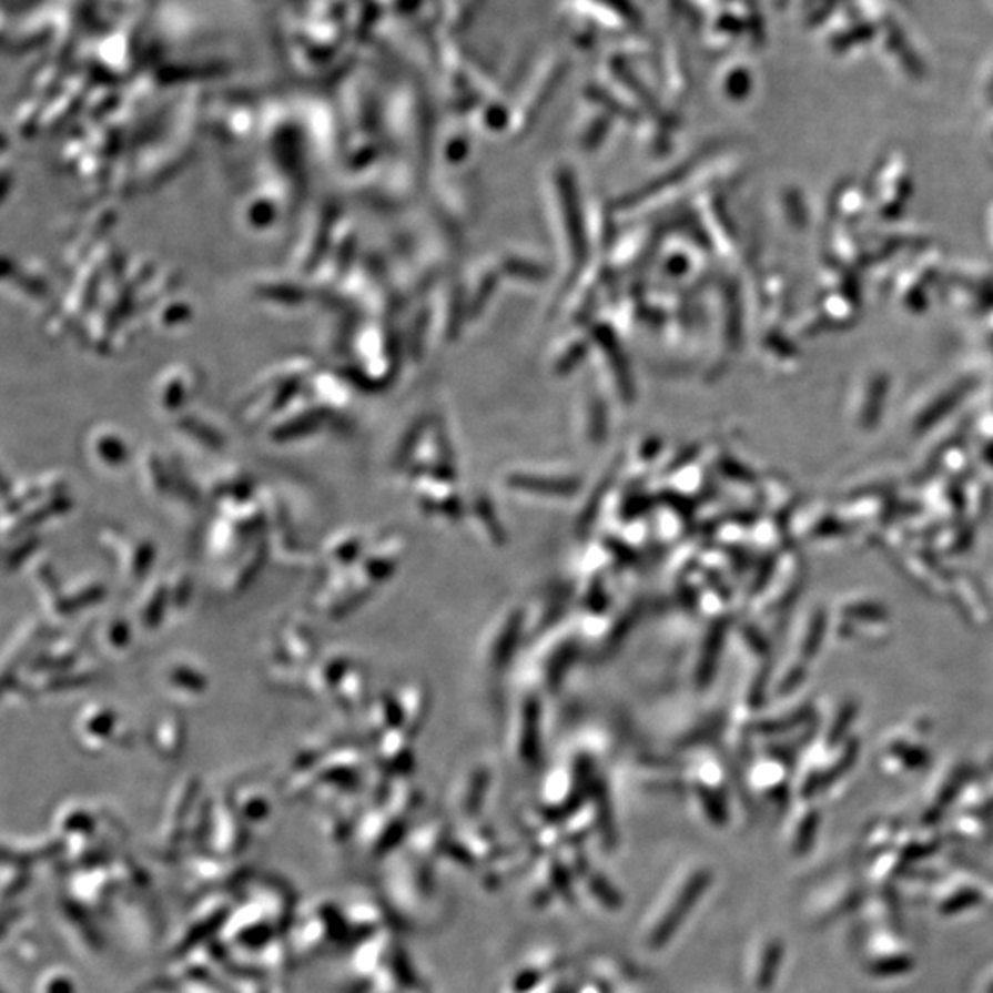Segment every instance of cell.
Segmentation results:
<instances>
[{"label":"cell","mask_w":993,"mask_h":993,"mask_svg":"<svg viewBox=\"0 0 993 993\" xmlns=\"http://www.w3.org/2000/svg\"><path fill=\"white\" fill-rule=\"evenodd\" d=\"M361 553V537L352 530L335 531L326 539L323 547L324 558L333 565V570L343 569L352 564Z\"/></svg>","instance_id":"cell-8"},{"label":"cell","mask_w":993,"mask_h":993,"mask_svg":"<svg viewBox=\"0 0 993 993\" xmlns=\"http://www.w3.org/2000/svg\"><path fill=\"white\" fill-rule=\"evenodd\" d=\"M701 883H703V878H701V880L690 881V883L685 886V891H682L679 902L673 903V909H671L670 913L666 914L665 922H662L661 928L656 931L657 944L666 942V939L670 936L671 931L676 929V925L681 922L682 916L687 914L688 909L692 908V903L698 900L699 892H701Z\"/></svg>","instance_id":"cell-10"},{"label":"cell","mask_w":993,"mask_h":993,"mask_svg":"<svg viewBox=\"0 0 993 993\" xmlns=\"http://www.w3.org/2000/svg\"><path fill=\"white\" fill-rule=\"evenodd\" d=\"M280 646L284 650L285 662H291V665L293 662L296 666L306 665L307 661H312L313 653H315V639H313L312 629H307L298 620L285 626Z\"/></svg>","instance_id":"cell-7"},{"label":"cell","mask_w":993,"mask_h":993,"mask_svg":"<svg viewBox=\"0 0 993 993\" xmlns=\"http://www.w3.org/2000/svg\"><path fill=\"white\" fill-rule=\"evenodd\" d=\"M348 670V659L341 653H332V656L324 657L318 665L313 666V670H310L306 677V687L315 696L335 692L338 682Z\"/></svg>","instance_id":"cell-5"},{"label":"cell","mask_w":993,"mask_h":993,"mask_svg":"<svg viewBox=\"0 0 993 993\" xmlns=\"http://www.w3.org/2000/svg\"><path fill=\"white\" fill-rule=\"evenodd\" d=\"M124 534L114 530V528H103L100 531V543L102 547L108 548L111 553L116 554L124 575L130 578H140L145 570L150 569L151 559L155 556V548L150 541H128Z\"/></svg>","instance_id":"cell-2"},{"label":"cell","mask_w":993,"mask_h":993,"mask_svg":"<svg viewBox=\"0 0 993 993\" xmlns=\"http://www.w3.org/2000/svg\"><path fill=\"white\" fill-rule=\"evenodd\" d=\"M41 635H43V624L36 622V620L24 624L22 628L17 629L16 637H13V640H11L8 648H6L4 661H8L11 656H21L22 651L32 648V646L41 639Z\"/></svg>","instance_id":"cell-13"},{"label":"cell","mask_w":993,"mask_h":993,"mask_svg":"<svg viewBox=\"0 0 993 993\" xmlns=\"http://www.w3.org/2000/svg\"><path fill=\"white\" fill-rule=\"evenodd\" d=\"M119 716L108 705L91 703L81 710L75 721V736L89 752H100L116 734Z\"/></svg>","instance_id":"cell-1"},{"label":"cell","mask_w":993,"mask_h":993,"mask_svg":"<svg viewBox=\"0 0 993 993\" xmlns=\"http://www.w3.org/2000/svg\"><path fill=\"white\" fill-rule=\"evenodd\" d=\"M151 741H153V749H155L159 757L166 758V760H175V758L181 757L184 743H186L184 721L175 715L162 716L161 720L156 721L155 727H153Z\"/></svg>","instance_id":"cell-3"},{"label":"cell","mask_w":993,"mask_h":993,"mask_svg":"<svg viewBox=\"0 0 993 993\" xmlns=\"http://www.w3.org/2000/svg\"><path fill=\"white\" fill-rule=\"evenodd\" d=\"M264 558L265 543H254V547L247 550V554L240 556L232 569L226 570L221 589L229 592V595L243 591L254 580V576L259 575L262 564H264Z\"/></svg>","instance_id":"cell-4"},{"label":"cell","mask_w":993,"mask_h":993,"mask_svg":"<svg viewBox=\"0 0 993 993\" xmlns=\"http://www.w3.org/2000/svg\"><path fill=\"white\" fill-rule=\"evenodd\" d=\"M103 595H105V586L102 581L92 578V576H81L74 580L72 586L67 587L65 600L72 611V609H81V607L97 604L102 600Z\"/></svg>","instance_id":"cell-11"},{"label":"cell","mask_w":993,"mask_h":993,"mask_svg":"<svg viewBox=\"0 0 993 993\" xmlns=\"http://www.w3.org/2000/svg\"><path fill=\"white\" fill-rule=\"evenodd\" d=\"M344 705L359 703L363 696V677L359 671L348 670L338 682L337 690Z\"/></svg>","instance_id":"cell-15"},{"label":"cell","mask_w":993,"mask_h":993,"mask_svg":"<svg viewBox=\"0 0 993 993\" xmlns=\"http://www.w3.org/2000/svg\"><path fill=\"white\" fill-rule=\"evenodd\" d=\"M170 607L166 581H151L140 595L139 618L142 628L153 629L161 622L164 609Z\"/></svg>","instance_id":"cell-9"},{"label":"cell","mask_w":993,"mask_h":993,"mask_svg":"<svg viewBox=\"0 0 993 993\" xmlns=\"http://www.w3.org/2000/svg\"><path fill=\"white\" fill-rule=\"evenodd\" d=\"M168 687L179 696H201L209 688V677L192 662L173 661L164 671Z\"/></svg>","instance_id":"cell-6"},{"label":"cell","mask_w":993,"mask_h":993,"mask_svg":"<svg viewBox=\"0 0 993 993\" xmlns=\"http://www.w3.org/2000/svg\"><path fill=\"white\" fill-rule=\"evenodd\" d=\"M166 586L170 607L186 606V601H189L190 598V589H192L190 576L186 575L184 570H178V573L170 578V581H166Z\"/></svg>","instance_id":"cell-14"},{"label":"cell","mask_w":993,"mask_h":993,"mask_svg":"<svg viewBox=\"0 0 993 993\" xmlns=\"http://www.w3.org/2000/svg\"><path fill=\"white\" fill-rule=\"evenodd\" d=\"M100 642H102L103 650L108 651V653H113V656L128 650V646L131 645V628L128 620L120 617L111 618L103 626L102 640Z\"/></svg>","instance_id":"cell-12"}]
</instances>
